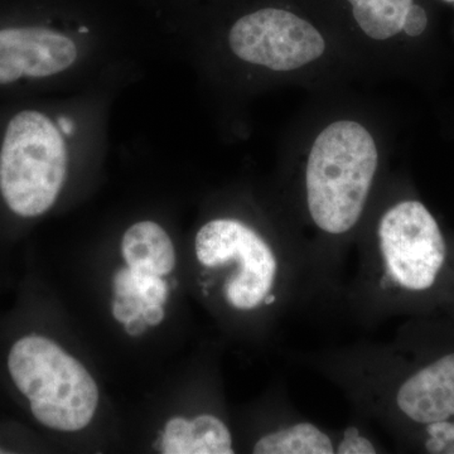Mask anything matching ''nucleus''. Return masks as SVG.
<instances>
[{"mask_svg":"<svg viewBox=\"0 0 454 454\" xmlns=\"http://www.w3.org/2000/svg\"><path fill=\"white\" fill-rule=\"evenodd\" d=\"M146 304L138 297H116L113 301V315L116 321L127 324L131 319L142 316Z\"/></svg>","mask_w":454,"mask_h":454,"instance_id":"dca6fc26","label":"nucleus"},{"mask_svg":"<svg viewBox=\"0 0 454 454\" xmlns=\"http://www.w3.org/2000/svg\"><path fill=\"white\" fill-rule=\"evenodd\" d=\"M195 247L205 267L238 264V271L225 284L230 306L250 310L267 301L276 283L278 262L264 239L249 226L238 220H212L197 232Z\"/></svg>","mask_w":454,"mask_h":454,"instance_id":"39448f33","label":"nucleus"},{"mask_svg":"<svg viewBox=\"0 0 454 454\" xmlns=\"http://www.w3.org/2000/svg\"><path fill=\"white\" fill-rule=\"evenodd\" d=\"M114 291H115L116 297H138V291H137L136 282H134L129 267L122 268L115 274Z\"/></svg>","mask_w":454,"mask_h":454,"instance_id":"a211bd4d","label":"nucleus"},{"mask_svg":"<svg viewBox=\"0 0 454 454\" xmlns=\"http://www.w3.org/2000/svg\"><path fill=\"white\" fill-rule=\"evenodd\" d=\"M423 447L428 453H454V418L423 428Z\"/></svg>","mask_w":454,"mask_h":454,"instance_id":"ddd939ff","label":"nucleus"},{"mask_svg":"<svg viewBox=\"0 0 454 454\" xmlns=\"http://www.w3.org/2000/svg\"><path fill=\"white\" fill-rule=\"evenodd\" d=\"M148 325H158L162 324L164 319V310L160 304H148L142 313Z\"/></svg>","mask_w":454,"mask_h":454,"instance_id":"6ab92c4d","label":"nucleus"},{"mask_svg":"<svg viewBox=\"0 0 454 454\" xmlns=\"http://www.w3.org/2000/svg\"><path fill=\"white\" fill-rule=\"evenodd\" d=\"M8 369L33 417L47 428L76 432L91 422L98 404L97 382L53 340L37 334L18 340Z\"/></svg>","mask_w":454,"mask_h":454,"instance_id":"f03ea898","label":"nucleus"},{"mask_svg":"<svg viewBox=\"0 0 454 454\" xmlns=\"http://www.w3.org/2000/svg\"><path fill=\"white\" fill-rule=\"evenodd\" d=\"M67 151L61 131L35 110L8 122L0 148V192L14 214L35 217L52 207L64 186Z\"/></svg>","mask_w":454,"mask_h":454,"instance_id":"7ed1b4c3","label":"nucleus"},{"mask_svg":"<svg viewBox=\"0 0 454 454\" xmlns=\"http://www.w3.org/2000/svg\"><path fill=\"white\" fill-rule=\"evenodd\" d=\"M334 453L340 454H373L375 447L369 439L361 437L356 428L346 430L345 437L340 442Z\"/></svg>","mask_w":454,"mask_h":454,"instance_id":"2eb2a0df","label":"nucleus"},{"mask_svg":"<svg viewBox=\"0 0 454 454\" xmlns=\"http://www.w3.org/2000/svg\"><path fill=\"white\" fill-rule=\"evenodd\" d=\"M446 2L453 3V2H454V0H446Z\"/></svg>","mask_w":454,"mask_h":454,"instance_id":"5701e85b","label":"nucleus"},{"mask_svg":"<svg viewBox=\"0 0 454 454\" xmlns=\"http://www.w3.org/2000/svg\"><path fill=\"white\" fill-rule=\"evenodd\" d=\"M73 127L74 124L73 121H70V119L62 118L61 121H59V128H61L62 133H73Z\"/></svg>","mask_w":454,"mask_h":454,"instance_id":"412c9836","label":"nucleus"},{"mask_svg":"<svg viewBox=\"0 0 454 454\" xmlns=\"http://www.w3.org/2000/svg\"><path fill=\"white\" fill-rule=\"evenodd\" d=\"M395 404L418 427L454 418V348L430 358L397 387Z\"/></svg>","mask_w":454,"mask_h":454,"instance_id":"6e6552de","label":"nucleus"},{"mask_svg":"<svg viewBox=\"0 0 454 454\" xmlns=\"http://www.w3.org/2000/svg\"><path fill=\"white\" fill-rule=\"evenodd\" d=\"M121 253L131 270L164 277L176 265V252L163 227L153 221H142L127 230Z\"/></svg>","mask_w":454,"mask_h":454,"instance_id":"9d476101","label":"nucleus"},{"mask_svg":"<svg viewBox=\"0 0 454 454\" xmlns=\"http://www.w3.org/2000/svg\"><path fill=\"white\" fill-rule=\"evenodd\" d=\"M331 438L310 423L294 426L269 433L256 442L255 454H333Z\"/></svg>","mask_w":454,"mask_h":454,"instance_id":"9b49d317","label":"nucleus"},{"mask_svg":"<svg viewBox=\"0 0 454 454\" xmlns=\"http://www.w3.org/2000/svg\"><path fill=\"white\" fill-rule=\"evenodd\" d=\"M355 20L366 35L376 41L389 40L403 31L413 0H348Z\"/></svg>","mask_w":454,"mask_h":454,"instance_id":"f8f14e48","label":"nucleus"},{"mask_svg":"<svg viewBox=\"0 0 454 454\" xmlns=\"http://www.w3.org/2000/svg\"><path fill=\"white\" fill-rule=\"evenodd\" d=\"M372 134L356 121L328 125L313 143L307 163V202L322 231L342 235L360 220L378 169Z\"/></svg>","mask_w":454,"mask_h":454,"instance_id":"f257e3e1","label":"nucleus"},{"mask_svg":"<svg viewBox=\"0 0 454 454\" xmlns=\"http://www.w3.org/2000/svg\"><path fill=\"white\" fill-rule=\"evenodd\" d=\"M0 453H5V450H3L2 448H0Z\"/></svg>","mask_w":454,"mask_h":454,"instance_id":"4be33fe9","label":"nucleus"},{"mask_svg":"<svg viewBox=\"0 0 454 454\" xmlns=\"http://www.w3.org/2000/svg\"><path fill=\"white\" fill-rule=\"evenodd\" d=\"M162 453L232 454L231 433L215 415L203 414L193 420L173 418L164 428Z\"/></svg>","mask_w":454,"mask_h":454,"instance_id":"1a4fd4ad","label":"nucleus"},{"mask_svg":"<svg viewBox=\"0 0 454 454\" xmlns=\"http://www.w3.org/2000/svg\"><path fill=\"white\" fill-rule=\"evenodd\" d=\"M379 243L387 276L397 288L414 295L437 288L450 255L437 220L422 202L406 200L385 212Z\"/></svg>","mask_w":454,"mask_h":454,"instance_id":"20e7f679","label":"nucleus"},{"mask_svg":"<svg viewBox=\"0 0 454 454\" xmlns=\"http://www.w3.org/2000/svg\"><path fill=\"white\" fill-rule=\"evenodd\" d=\"M79 55L67 35L43 27L0 29V85L43 79L70 68Z\"/></svg>","mask_w":454,"mask_h":454,"instance_id":"0eeeda50","label":"nucleus"},{"mask_svg":"<svg viewBox=\"0 0 454 454\" xmlns=\"http://www.w3.org/2000/svg\"><path fill=\"white\" fill-rule=\"evenodd\" d=\"M146 327H148V324H146L143 316L137 317V318L131 319V321L125 324V331H127L128 334L134 337L145 333Z\"/></svg>","mask_w":454,"mask_h":454,"instance_id":"aec40b11","label":"nucleus"},{"mask_svg":"<svg viewBox=\"0 0 454 454\" xmlns=\"http://www.w3.org/2000/svg\"><path fill=\"white\" fill-rule=\"evenodd\" d=\"M130 269V268H129ZM134 282H136L138 297L148 304H160L163 306L168 297V284L162 277L155 274L142 273V271L131 270Z\"/></svg>","mask_w":454,"mask_h":454,"instance_id":"4468645a","label":"nucleus"},{"mask_svg":"<svg viewBox=\"0 0 454 454\" xmlns=\"http://www.w3.org/2000/svg\"><path fill=\"white\" fill-rule=\"evenodd\" d=\"M232 52L249 64L293 71L324 55L325 43L315 27L283 9H260L232 26Z\"/></svg>","mask_w":454,"mask_h":454,"instance_id":"423d86ee","label":"nucleus"},{"mask_svg":"<svg viewBox=\"0 0 454 454\" xmlns=\"http://www.w3.org/2000/svg\"><path fill=\"white\" fill-rule=\"evenodd\" d=\"M427 23H428V18H427L426 11L413 3L406 13L403 31L411 37H417L426 31Z\"/></svg>","mask_w":454,"mask_h":454,"instance_id":"f3484780","label":"nucleus"}]
</instances>
